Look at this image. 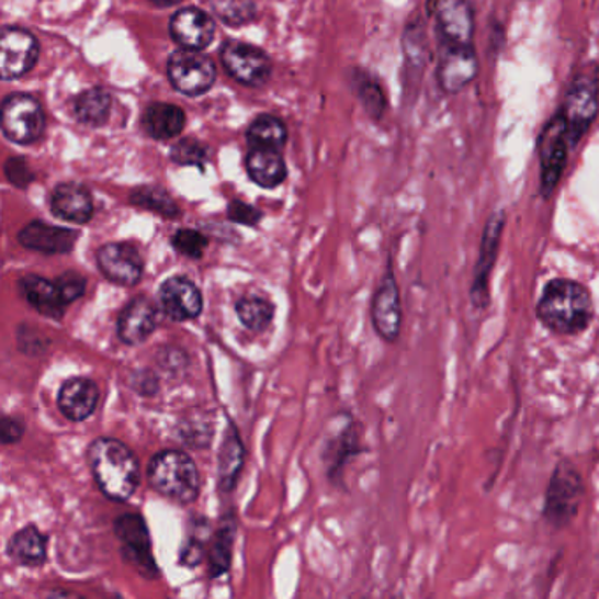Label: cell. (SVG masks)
<instances>
[{"label": "cell", "mask_w": 599, "mask_h": 599, "mask_svg": "<svg viewBox=\"0 0 599 599\" xmlns=\"http://www.w3.org/2000/svg\"><path fill=\"white\" fill-rule=\"evenodd\" d=\"M93 481L108 499L125 502L136 494L142 482V466L131 447L116 438L101 437L84 452Z\"/></svg>", "instance_id": "6da1fadb"}, {"label": "cell", "mask_w": 599, "mask_h": 599, "mask_svg": "<svg viewBox=\"0 0 599 599\" xmlns=\"http://www.w3.org/2000/svg\"><path fill=\"white\" fill-rule=\"evenodd\" d=\"M536 317L555 335L573 336L586 331L595 318L589 289L569 278H554L543 286Z\"/></svg>", "instance_id": "7a4b0ae2"}, {"label": "cell", "mask_w": 599, "mask_h": 599, "mask_svg": "<svg viewBox=\"0 0 599 599\" xmlns=\"http://www.w3.org/2000/svg\"><path fill=\"white\" fill-rule=\"evenodd\" d=\"M148 484L177 505H192L201 494V473L194 459L178 449L160 450L148 464Z\"/></svg>", "instance_id": "3957f363"}, {"label": "cell", "mask_w": 599, "mask_h": 599, "mask_svg": "<svg viewBox=\"0 0 599 599\" xmlns=\"http://www.w3.org/2000/svg\"><path fill=\"white\" fill-rule=\"evenodd\" d=\"M561 115L568 125L572 146H577L595 124L599 113V69L596 64H587L575 72L564 93Z\"/></svg>", "instance_id": "277c9868"}, {"label": "cell", "mask_w": 599, "mask_h": 599, "mask_svg": "<svg viewBox=\"0 0 599 599\" xmlns=\"http://www.w3.org/2000/svg\"><path fill=\"white\" fill-rule=\"evenodd\" d=\"M569 139L566 120L557 110L538 136V162H540V194L551 199L568 166Z\"/></svg>", "instance_id": "5b68a950"}, {"label": "cell", "mask_w": 599, "mask_h": 599, "mask_svg": "<svg viewBox=\"0 0 599 599\" xmlns=\"http://www.w3.org/2000/svg\"><path fill=\"white\" fill-rule=\"evenodd\" d=\"M584 498V481L577 467L569 461H561L552 473L551 482L546 487L545 505H543V519L554 529L568 528Z\"/></svg>", "instance_id": "8992f818"}, {"label": "cell", "mask_w": 599, "mask_h": 599, "mask_svg": "<svg viewBox=\"0 0 599 599\" xmlns=\"http://www.w3.org/2000/svg\"><path fill=\"white\" fill-rule=\"evenodd\" d=\"M113 531L118 538L125 563L131 564L143 578H159V564L155 561L150 528L142 513H124L113 520Z\"/></svg>", "instance_id": "52a82bcc"}, {"label": "cell", "mask_w": 599, "mask_h": 599, "mask_svg": "<svg viewBox=\"0 0 599 599\" xmlns=\"http://www.w3.org/2000/svg\"><path fill=\"white\" fill-rule=\"evenodd\" d=\"M0 127L11 143L34 145L45 134V111L32 95L10 93L0 108Z\"/></svg>", "instance_id": "ba28073f"}, {"label": "cell", "mask_w": 599, "mask_h": 599, "mask_svg": "<svg viewBox=\"0 0 599 599\" xmlns=\"http://www.w3.org/2000/svg\"><path fill=\"white\" fill-rule=\"evenodd\" d=\"M507 225V215L502 210L494 212L485 222L484 234H482L481 251L473 269V282L470 286V300L473 306L484 309L490 303V274L499 256L501 247L502 230Z\"/></svg>", "instance_id": "9c48e42d"}, {"label": "cell", "mask_w": 599, "mask_h": 599, "mask_svg": "<svg viewBox=\"0 0 599 599\" xmlns=\"http://www.w3.org/2000/svg\"><path fill=\"white\" fill-rule=\"evenodd\" d=\"M168 78L183 95L197 98L210 92L216 81V67L212 58L197 49L181 48L169 57Z\"/></svg>", "instance_id": "30bf717a"}, {"label": "cell", "mask_w": 599, "mask_h": 599, "mask_svg": "<svg viewBox=\"0 0 599 599\" xmlns=\"http://www.w3.org/2000/svg\"><path fill=\"white\" fill-rule=\"evenodd\" d=\"M371 324L385 343H396L402 336V292L397 285L393 264H388L385 269L384 276L380 280L371 300Z\"/></svg>", "instance_id": "8fae6325"}, {"label": "cell", "mask_w": 599, "mask_h": 599, "mask_svg": "<svg viewBox=\"0 0 599 599\" xmlns=\"http://www.w3.org/2000/svg\"><path fill=\"white\" fill-rule=\"evenodd\" d=\"M95 262L108 282L125 289L139 285L145 274V259L133 242L111 241L95 253Z\"/></svg>", "instance_id": "7c38bea8"}, {"label": "cell", "mask_w": 599, "mask_h": 599, "mask_svg": "<svg viewBox=\"0 0 599 599\" xmlns=\"http://www.w3.org/2000/svg\"><path fill=\"white\" fill-rule=\"evenodd\" d=\"M429 10L437 19V32L440 45H475V11L472 0H429Z\"/></svg>", "instance_id": "4fadbf2b"}, {"label": "cell", "mask_w": 599, "mask_h": 599, "mask_svg": "<svg viewBox=\"0 0 599 599\" xmlns=\"http://www.w3.org/2000/svg\"><path fill=\"white\" fill-rule=\"evenodd\" d=\"M221 57L230 78L247 87H262L273 72V64L264 49L241 41H229L222 48Z\"/></svg>", "instance_id": "5bb4252c"}, {"label": "cell", "mask_w": 599, "mask_h": 599, "mask_svg": "<svg viewBox=\"0 0 599 599\" xmlns=\"http://www.w3.org/2000/svg\"><path fill=\"white\" fill-rule=\"evenodd\" d=\"M39 41L31 31L4 27L0 37V76L4 81L20 80L36 67Z\"/></svg>", "instance_id": "9a60e30c"}, {"label": "cell", "mask_w": 599, "mask_h": 599, "mask_svg": "<svg viewBox=\"0 0 599 599\" xmlns=\"http://www.w3.org/2000/svg\"><path fill=\"white\" fill-rule=\"evenodd\" d=\"M159 303L163 315L172 323L195 320L204 309L203 292L185 274H174L163 280L159 289Z\"/></svg>", "instance_id": "2e32d148"}, {"label": "cell", "mask_w": 599, "mask_h": 599, "mask_svg": "<svg viewBox=\"0 0 599 599\" xmlns=\"http://www.w3.org/2000/svg\"><path fill=\"white\" fill-rule=\"evenodd\" d=\"M478 55L475 45L443 46L440 45L437 80L440 89L449 95L463 92L478 76Z\"/></svg>", "instance_id": "e0dca14e"}, {"label": "cell", "mask_w": 599, "mask_h": 599, "mask_svg": "<svg viewBox=\"0 0 599 599\" xmlns=\"http://www.w3.org/2000/svg\"><path fill=\"white\" fill-rule=\"evenodd\" d=\"M159 324L157 308L146 295H134L116 318V336L127 347H142L150 340Z\"/></svg>", "instance_id": "ac0fdd59"}, {"label": "cell", "mask_w": 599, "mask_h": 599, "mask_svg": "<svg viewBox=\"0 0 599 599\" xmlns=\"http://www.w3.org/2000/svg\"><path fill=\"white\" fill-rule=\"evenodd\" d=\"M16 238L23 248L37 251L43 256H66L75 250L80 233L48 224V222L32 221L20 230Z\"/></svg>", "instance_id": "d6986e66"}, {"label": "cell", "mask_w": 599, "mask_h": 599, "mask_svg": "<svg viewBox=\"0 0 599 599\" xmlns=\"http://www.w3.org/2000/svg\"><path fill=\"white\" fill-rule=\"evenodd\" d=\"M101 391L95 380L72 376L58 388L57 406L71 422H84L98 410Z\"/></svg>", "instance_id": "ffe728a7"}, {"label": "cell", "mask_w": 599, "mask_h": 599, "mask_svg": "<svg viewBox=\"0 0 599 599\" xmlns=\"http://www.w3.org/2000/svg\"><path fill=\"white\" fill-rule=\"evenodd\" d=\"M215 22L206 11L199 8H183L172 14L169 32L181 48L201 49L212 45L215 37Z\"/></svg>", "instance_id": "44dd1931"}, {"label": "cell", "mask_w": 599, "mask_h": 599, "mask_svg": "<svg viewBox=\"0 0 599 599\" xmlns=\"http://www.w3.org/2000/svg\"><path fill=\"white\" fill-rule=\"evenodd\" d=\"M49 210L60 221L84 225L92 221L95 206L87 187L67 181L55 187L49 197Z\"/></svg>", "instance_id": "7402d4cb"}, {"label": "cell", "mask_w": 599, "mask_h": 599, "mask_svg": "<svg viewBox=\"0 0 599 599\" xmlns=\"http://www.w3.org/2000/svg\"><path fill=\"white\" fill-rule=\"evenodd\" d=\"M361 434H359L358 426L347 415L340 432L332 434L326 441V450H324V463L327 464V478L332 484L343 485V470L349 464L350 459L361 452Z\"/></svg>", "instance_id": "603a6c76"}, {"label": "cell", "mask_w": 599, "mask_h": 599, "mask_svg": "<svg viewBox=\"0 0 599 599\" xmlns=\"http://www.w3.org/2000/svg\"><path fill=\"white\" fill-rule=\"evenodd\" d=\"M20 295L27 301V305L36 309L37 314L49 320H63L67 305L58 291L57 282L39 274H25L20 278Z\"/></svg>", "instance_id": "cb8c5ba5"}, {"label": "cell", "mask_w": 599, "mask_h": 599, "mask_svg": "<svg viewBox=\"0 0 599 599\" xmlns=\"http://www.w3.org/2000/svg\"><path fill=\"white\" fill-rule=\"evenodd\" d=\"M238 538V517L229 510L221 517L218 528L213 531L207 549V577L221 578L233 566L234 543Z\"/></svg>", "instance_id": "d4e9b609"}, {"label": "cell", "mask_w": 599, "mask_h": 599, "mask_svg": "<svg viewBox=\"0 0 599 599\" xmlns=\"http://www.w3.org/2000/svg\"><path fill=\"white\" fill-rule=\"evenodd\" d=\"M245 459H247V449L242 443L241 434L234 420L229 419V426L218 452V490L222 494L236 490L242 467H245Z\"/></svg>", "instance_id": "484cf974"}, {"label": "cell", "mask_w": 599, "mask_h": 599, "mask_svg": "<svg viewBox=\"0 0 599 599\" xmlns=\"http://www.w3.org/2000/svg\"><path fill=\"white\" fill-rule=\"evenodd\" d=\"M5 554L20 566L41 568L48 560V536L36 524L23 525L10 538Z\"/></svg>", "instance_id": "4316f807"}, {"label": "cell", "mask_w": 599, "mask_h": 599, "mask_svg": "<svg viewBox=\"0 0 599 599\" xmlns=\"http://www.w3.org/2000/svg\"><path fill=\"white\" fill-rule=\"evenodd\" d=\"M143 128L148 136L159 142H169L180 136L187 125L185 111L168 102H154L146 108L142 118Z\"/></svg>", "instance_id": "83f0119b"}, {"label": "cell", "mask_w": 599, "mask_h": 599, "mask_svg": "<svg viewBox=\"0 0 599 599\" xmlns=\"http://www.w3.org/2000/svg\"><path fill=\"white\" fill-rule=\"evenodd\" d=\"M250 180L262 189H276L286 180V163L274 148H251L247 155Z\"/></svg>", "instance_id": "f1b7e54d"}, {"label": "cell", "mask_w": 599, "mask_h": 599, "mask_svg": "<svg viewBox=\"0 0 599 599\" xmlns=\"http://www.w3.org/2000/svg\"><path fill=\"white\" fill-rule=\"evenodd\" d=\"M234 312L238 315L239 323L250 332H264L273 324L276 306L264 295L247 294L238 300Z\"/></svg>", "instance_id": "f546056e"}, {"label": "cell", "mask_w": 599, "mask_h": 599, "mask_svg": "<svg viewBox=\"0 0 599 599\" xmlns=\"http://www.w3.org/2000/svg\"><path fill=\"white\" fill-rule=\"evenodd\" d=\"M111 93L102 87L84 90L75 99V115L81 124L101 127L110 120Z\"/></svg>", "instance_id": "4dcf8cb0"}, {"label": "cell", "mask_w": 599, "mask_h": 599, "mask_svg": "<svg viewBox=\"0 0 599 599\" xmlns=\"http://www.w3.org/2000/svg\"><path fill=\"white\" fill-rule=\"evenodd\" d=\"M128 203L142 207L146 212L157 213V215L169 218V221H174V218L181 216V210L177 201L169 195V192L157 185L137 187L128 195Z\"/></svg>", "instance_id": "1f68e13d"}, {"label": "cell", "mask_w": 599, "mask_h": 599, "mask_svg": "<svg viewBox=\"0 0 599 599\" xmlns=\"http://www.w3.org/2000/svg\"><path fill=\"white\" fill-rule=\"evenodd\" d=\"M285 124L273 115H260L251 122L247 131V139L251 148H274L280 150L286 143Z\"/></svg>", "instance_id": "d6a6232c"}, {"label": "cell", "mask_w": 599, "mask_h": 599, "mask_svg": "<svg viewBox=\"0 0 599 599\" xmlns=\"http://www.w3.org/2000/svg\"><path fill=\"white\" fill-rule=\"evenodd\" d=\"M210 529L207 520L203 517L195 519V528L190 529L189 538L181 546L180 551V564L185 568H195L199 564L206 560V543L212 540V531Z\"/></svg>", "instance_id": "836d02e7"}, {"label": "cell", "mask_w": 599, "mask_h": 599, "mask_svg": "<svg viewBox=\"0 0 599 599\" xmlns=\"http://www.w3.org/2000/svg\"><path fill=\"white\" fill-rule=\"evenodd\" d=\"M353 87L358 90L359 99H361L362 106L370 113L373 118H382L385 110H387V98H385L384 89L382 84L368 75V72L359 71L355 75V81Z\"/></svg>", "instance_id": "e575fe53"}, {"label": "cell", "mask_w": 599, "mask_h": 599, "mask_svg": "<svg viewBox=\"0 0 599 599\" xmlns=\"http://www.w3.org/2000/svg\"><path fill=\"white\" fill-rule=\"evenodd\" d=\"M210 159V150L194 137H185L174 143L171 148V160L178 166H195L203 171L204 163Z\"/></svg>", "instance_id": "d590c367"}, {"label": "cell", "mask_w": 599, "mask_h": 599, "mask_svg": "<svg viewBox=\"0 0 599 599\" xmlns=\"http://www.w3.org/2000/svg\"><path fill=\"white\" fill-rule=\"evenodd\" d=\"M171 245L180 256L187 259L199 260L203 259L204 251L210 245V238L204 236L201 230L180 229L172 234Z\"/></svg>", "instance_id": "8d00e7d4"}, {"label": "cell", "mask_w": 599, "mask_h": 599, "mask_svg": "<svg viewBox=\"0 0 599 599\" xmlns=\"http://www.w3.org/2000/svg\"><path fill=\"white\" fill-rule=\"evenodd\" d=\"M213 11L229 25H242L256 19V5L248 0H212Z\"/></svg>", "instance_id": "74e56055"}, {"label": "cell", "mask_w": 599, "mask_h": 599, "mask_svg": "<svg viewBox=\"0 0 599 599\" xmlns=\"http://www.w3.org/2000/svg\"><path fill=\"white\" fill-rule=\"evenodd\" d=\"M405 52L408 63L414 64L419 72L428 64V46H426V34L419 22H415V27L406 29L405 32Z\"/></svg>", "instance_id": "f35d334b"}, {"label": "cell", "mask_w": 599, "mask_h": 599, "mask_svg": "<svg viewBox=\"0 0 599 599\" xmlns=\"http://www.w3.org/2000/svg\"><path fill=\"white\" fill-rule=\"evenodd\" d=\"M55 282H57L58 291H60L67 306L81 300L87 292V278L78 271H64Z\"/></svg>", "instance_id": "ab89813d"}, {"label": "cell", "mask_w": 599, "mask_h": 599, "mask_svg": "<svg viewBox=\"0 0 599 599\" xmlns=\"http://www.w3.org/2000/svg\"><path fill=\"white\" fill-rule=\"evenodd\" d=\"M16 341H19L20 352L31 355V358H39L41 353L46 352L49 344V341L45 336H41L36 327L27 326V324H22L16 329Z\"/></svg>", "instance_id": "60d3db41"}, {"label": "cell", "mask_w": 599, "mask_h": 599, "mask_svg": "<svg viewBox=\"0 0 599 599\" xmlns=\"http://www.w3.org/2000/svg\"><path fill=\"white\" fill-rule=\"evenodd\" d=\"M128 385L133 388L134 393L139 394L143 397H154L159 394L160 378L154 370L150 368H142L136 370L128 376Z\"/></svg>", "instance_id": "b9f144b4"}, {"label": "cell", "mask_w": 599, "mask_h": 599, "mask_svg": "<svg viewBox=\"0 0 599 599\" xmlns=\"http://www.w3.org/2000/svg\"><path fill=\"white\" fill-rule=\"evenodd\" d=\"M4 174L10 181L11 185L16 189H29L32 181H34V172L29 168L27 160L23 157H10L4 163Z\"/></svg>", "instance_id": "7bdbcfd3"}, {"label": "cell", "mask_w": 599, "mask_h": 599, "mask_svg": "<svg viewBox=\"0 0 599 599\" xmlns=\"http://www.w3.org/2000/svg\"><path fill=\"white\" fill-rule=\"evenodd\" d=\"M227 216L234 224L257 227L264 218V213L260 212L259 207L242 203V201H230L229 206H227Z\"/></svg>", "instance_id": "ee69618b"}, {"label": "cell", "mask_w": 599, "mask_h": 599, "mask_svg": "<svg viewBox=\"0 0 599 599\" xmlns=\"http://www.w3.org/2000/svg\"><path fill=\"white\" fill-rule=\"evenodd\" d=\"M180 434V440L185 441L190 449H206L213 438V428L203 422H190L183 426Z\"/></svg>", "instance_id": "f6af8a7d"}, {"label": "cell", "mask_w": 599, "mask_h": 599, "mask_svg": "<svg viewBox=\"0 0 599 599\" xmlns=\"http://www.w3.org/2000/svg\"><path fill=\"white\" fill-rule=\"evenodd\" d=\"M27 426L20 417L2 415L0 417V443L5 447L16 445L25 437Z\"/></svg>", "instance_id": "bcb514c9"}, {"label": "cell", "mask_w": 599, "mask_h": 599, "mask_svg": "<svg viewBox=\"0 0 599 599\" xmlns=\"http://www.w3.org/2000/svg\"><path fill=\"white\" fill-rule=\"evenodd\" d=\"M157 362L162 370L181 375L189 368L190 359L185 350L177 349V347H163L157 353Z\"/></svg>", "instance_id": "7dc6e473"}, {"label": "cell", "mask_w": 599, "mask_h": 599, "mask_svg": "<svg viewBox=\"0 0 599 599\" xmlns=\"http://www.w3.org/2000/svg\"><path fill=\"white\" fill-rule=\"evenodd\" d=\"M151 4L159 5V8H169V5L180 4L181 0H150Z\"/></svg>", "instance_id": "c3c4849f"}]
</instances>
